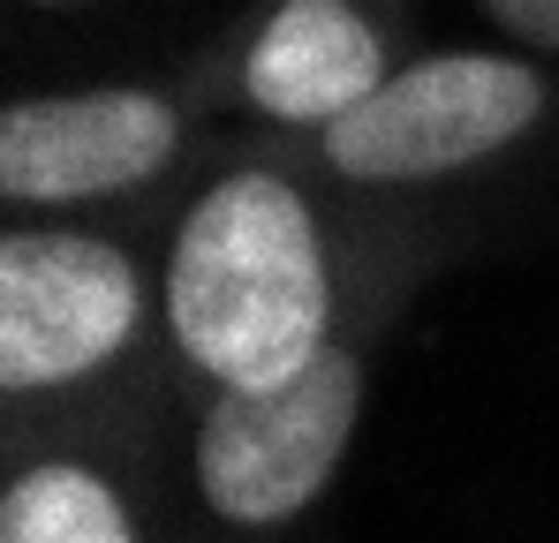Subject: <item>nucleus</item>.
<instances>
[{
  "mask_svg": "<svg viewBox=\"0 0 559 543\" xmlns=\"http://www.w3.org/2000/svg\"><path fill=\"white\" fill-rule=\"evenodd\" d=\"M38 8H69V0H38Z\"/></svg>",
  "mask_w": 559,
  "mask_h": 543,
  "instance_id": "nucleus-9",
  "label": "nucleus"
},
{
  "mask_svg": "<svg viewBox=\"0 0 559 543\" xmlns=\"http://www.w3.org/2000/svg\"><path fill=\"white\" fill-rule=\"evenodd\" d=\"M175 159V106L152 90L15 98L0 113V189L15 204H84L136 189Z\"/></svg>",
  "mask_w": 559,
  "mask_h": 543,
  "instance_id": "nucleus-5",
  "label": "nucleus"
},
{
  "mask_svg": "<svg viewBox=\"0 0 559 543\" xmlns=\"http://www.w3.org/2000/svg\"><path fill=\"white\" fill-rule=\"evenodd\" d=\"M356 415H364V370L348 348H325L287 385L219 393L197 431V483L212 514L242 529H273L287 514H302L341 468Z\"/></svg>",
  "mask_w": 559,
  "mask_h": 543,
  "instance_id": "nucleus-2",
  "label": "nucleus"
},
{
  "mask_svg": "<svg viewBox=\"0 0 559 543\" xmlns=\"http://www.w3.org/2000/svg\"><path fill=\"white\" fill-rule=\"evenodd\" d=\"M325 250L280 174H227L189 212L167 265V325L219 393L287 385L325 355Z\"/></svg>",
  "mask_w": 559,
  "mask_h": 543,
  "instance_id": "nucleus-1",
  "label": "nucleus"
},
{
  "mask_svg": "<svg viewBox=\"0 0 559 543\" xmlns=\"http://www.w3.org/2000/svg\"><path fill=\"white\" fill-rule=\"evenodd\" d=\"M499 8H514V15H530V23H545V38H559V0H499Z\"/></svg>",
  "mask_w": 559,
  "mask_h": 543,
  "instance_id": "nucleus-8",
  "label": "nucleus"
},
{
  "mask_svg": "<svg viewBox=\"0 0 559 543\" xmlns=\"http://www.w3.org/2000/svg\"><path fill=\"white\" fill-rule=\"evenodd\" d=\"M0 543H136V529H129V506L98 483L92 468L46 460V468L8 483Z\"/></svg>",
  "mask_w": 559,
  "mask_h": 543,
  "instance_id": "nucleus-7",
  "label": "nucleus"
},
{
  "mask_svg": "<svg viewBox=\"0 0 559 543\" xmlns=\"http://www.w3.org/2000/svg\"><path fill=\"white\" fill-rule=\"evenodd\" d=\"M136 333V272L92 234H8L0 242V385H76Z\"/></svg>",
  "mask_w": 559,
  "mask_h": 543,
  "instance_id": "nucleus-4",
  "label": "nucleus"
},
{
  "mask_svg": "<svg viewBox=\"0 0 559 543\" xmlns=\"http://www.w3.org/2000/svg\"><path fill=\"white\" fill-rule=\"evenodd\" d=\"M242 84L280 121H325L333 129L348 106H364L385 84L378 31L348 0H287L273 23L258 31Z\"/></svg>",
  "mask_w": 559,
  "mask_h": 543,
  "instance_id": "nucleus-6",
  "label": "nucleus"
},
{
  "mask_svg": "<svg viewBox=\"0 0 559 543\" xmlns=\"http://www.w3.org/2000/svg\"><path fill=\"white\" fill-rule=\"evenodd\" d=\"M545 113V84L499 53H431L325 129V159L356 181H431L514 144Z\"/></svg>",
  "mask_w": 559,
  "mask_h": 543,
  "instance_id": "nucleus-3",
  "label": "nucleus"
}]
</instances>
